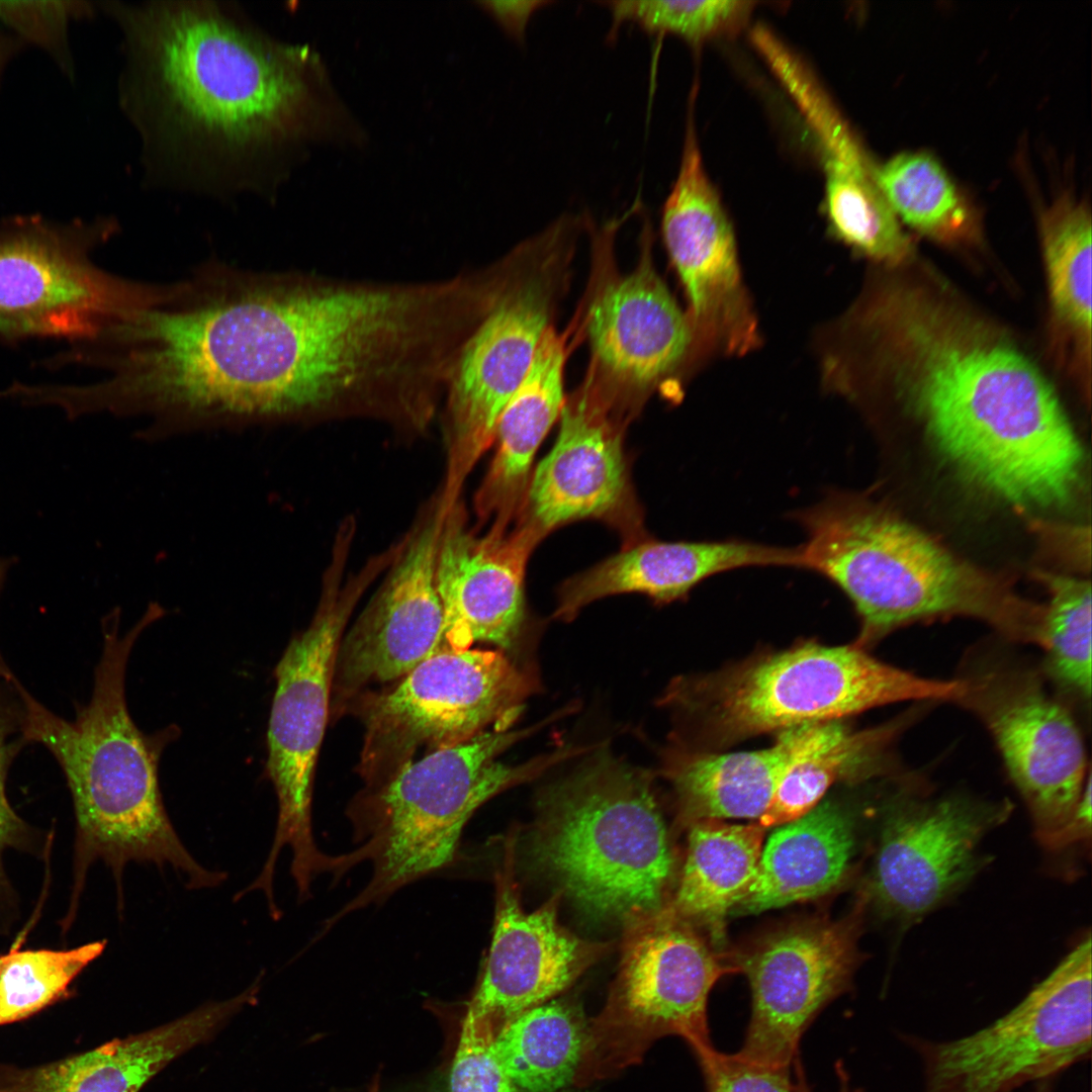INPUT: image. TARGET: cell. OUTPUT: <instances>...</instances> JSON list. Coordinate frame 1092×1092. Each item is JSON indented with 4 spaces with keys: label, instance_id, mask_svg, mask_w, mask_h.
I'll list each match as a JSON object with an SVG mask.
<instances>
[{
    "label": "cell",
    "instance_id": "27",
    "mask_svg": "<svg viewBox=\"0 0 1092 1092\" xmlns=\"http://www.w3.org/2000/svg\"><path fill=\"white\" fill-rule=\"evenodd\" d=\"M808 723L780 731L772 746L724 754L678 757L668 776L685 818L692 823L723 818L759 819L801 746Z\"/></svg>",
    "mask_w": 1092,
    "mask_h": 1092
},
{
    "label": "cell",
    "instance_id": "4",
    "mask_svg": "<svg viewBox=\"0 0 1092 1092\" xmlns=\"http://www.w3.org/2000/svg\"><path fill=\"white\" fill-rule=\"evenodd\" d=\"M793 518L806 534L803 568L836 584L858 615L854 645L864 649L899 628L956 616L988 624L1007 642L1039 644L1043 606L864 494L831 491Z\"/></svg>",
    "mask_w": 1092,
    "mask_h": 1092
},
{
    "label": "cell",
    "instance_id": "19",
    "mask_svg": "<svg viewBox=\"0 0 1092 1092\" xmlns=\"http://www.w3.org/2000/svg\"><path fill=\"white\" fill-rule=\"evenodd\" d=\"M446 510L439 498L404 538L365 609L344 633L335 661L330 719L371 690L390 685L437 652L444 614L436 558Z\"/></svg>",
    "mask_w": 1092,
    "mask_h": 1092
},
{
    "label": "cell",
    "instance_id": "18",
    "mask_svg": "<svg viewBox=\"0 0 1092 1092\" xmlns=\"http://www.w3.org/2000/svg\"><path fill=\"white\" fill-rule=\"evenodd\" d=\"M862 904L837 920L787 925L757 939L738 961L749 982L751 1010L741 1058L791 1068L817 1015L850 988L857 965Z\"/></svg>",
    "mask_w": 1092,
    "mask_h": 1092
},
{
    "label": "cell",
    "instance_id": "9",
    "mask_svg": "<svg viewBox=\"0 0 1092 1092\" xmlns=\"http://www.w3.org/2000/svg\"><path fill=\"white\" fill-rule=\"evenodd\" d=\"M962 684L882 662L856 646L807 642L700 680L689 704L718 744L899 702H956Z\"/></svg>",
    "mask_w": 1092,
    "mask_h": 1092
},
{
    "label": "cell",
    "instance_id": "43",
    "mask_svg": "<svg viewBox=\"0 0 1092 1092\" xmlns=\"http://www.w3.org/2000/svg\"><path fill=\"white\" fill-rule=\"evenodd\" d=\"M12 561V559L0 557V590L2 588L6 574L10 568ZM13 679H15V676L13 675L12 671L8 667L6 661L4 660L0 652V680L10 682Z\"/></svg>",
    "mask_w": 1092,
    "mask_h": 1092
},
{
    "label": "cell",
    "instance_id": "23",
    "mask_svg": "<svg viewBox=\"0 0 1092 1092\" xmlns=\"http://www.w3.org/2000/svg\"><path fill=\"white\" fill-rule=\"evenodd\" d=\"M750 566L802 568L801 547L744 540L640 543L565 582L555 616L572 619L587 604L623 593H640L662 603L670 602L710 576Z\"/></svg>",
    "mask_w": 1092,
    "mask_h": 1092
},
{
    "label": "cell",
    "instance_id": "39",
    "mask_svg": "<svg viewBox=\"0 0 1092 1092\" xmlns=\"http://www.w3.org/2000/svg\"><path fill=\"white\" fill-rule=\"evenodd\" d=\"M706 1092H794L791 1068L749 1062L737 1053L718 1051L713 1042L691 1048Z\"/></svg>",
    "mask_w": 1092,
    "mask_h": 1092
},
{
    "label": "cell",
    "instance_id": "5",
    "mask_svg": "<svg viewBox=\"0 0 1092 1092\" xmlns=\"http://www.w3.org/2000/svg\"><path fill=\"white\" fill-rule=\"evenodd\" d=\"M528 733L487 730L421 756L380 782L364 785L347 807L357 847L345 855L349 870L369 862L372 875L353 899L325 921L322 934L344 916L453 868L462 857L464 827L481 805L570 753L558 751L518 766L496 760Z\"/></svg>",
    "mask_w": 1092,
    "mask_h": 1092
},
{
    "label": "cell",
    "instance_id": "41",
    "mask_svg": "<svg viewBox=\"0 0 1092 1092\" xmlns=\"http://www.w3.org/2000/svg\"><path fill=\"white\" fill-rule=\"evenodd\" d=\"M792 1068L795 1075L793 1080L794 1092H814L806 1078L800 1056L794 1060ZM835 1073L838 1082V1092H864L861 1087L852 1084L851 1078L841 1061H838L835 1064Z\"/></svg>",
    "mask_w": 1092,
    "mask_h": 1092
},
{
    "label": "cell",
    "instance_id": "10",
    "mask_svg": "<svg viewBox=\"0 0 1092 1092\" xmlns=\"http://www.w3.org/2000/svg\"><path fill=\"white\" fill-rule=\"evenodd\" d=\"M957 678L954 703L992 735L1041 845L1057 851L1090 838L1091 816L1078 809L1090 779L1082 734L1041 670L986 642L965 654Z\"/></svg>",
    "mask_w": 1092,
    "mask_h": 1092
},
{
    "label": "cell",
    "instance_id": "44",
    "mask_svg": "<svg viewBox=\"0 0 1092 1092\" xmlns=\"http://www.w3.org/2000/svg\"><path fill=\"white\" fill-rule=\"evenodd\" d=\"M1054 1081H1055V1079H1048V1080H1043V1081L1035 1083V1087H1034L1033 1092H1055V1090H1054Z\"/></svg>",
    "mask_w": 1092,
    "mask_h": 1092
},
{
    "label": "cell",
    "instance_id": "6",
    "mask_svg": "<svg viewBox=\"0 0 1092 1092\" xmlns=\"http://www.w3.org/2000/svg\"><path fill=\"white\" fill-rule=\"evenodd\" d=\"M537 860L585 913L626 918L670 901L674 855L651 785L597 756L539 800Z\"/></svg>",
    "mask_w": 1092,
    "mask_h": 1092
},
{
    "label": "cell",
    "instance_id": "13",
    "mask_svg": "<svg viewBox=\"0 0 1092 1092\" xmlns=\"http://www.w3.org/2000/svg\"><path fill=\"white\" fill-rule=\"evenodd\" d=\"M1091 938L1088 935L1010 1011L953 1039L905 1033L922 1070V1092H1014L1055 1079L1090 1058Z\"/></svg>",
    "mask_w": 1092,
    "mask_h": 1092
},
{
    "label": "cell",
    "instance_id": "31",
    "mask_svg": "<svg viewBox=\"0 0 1092 1092\" xmlns=\"http://www.w3.org/2000/svg\"><path fill=\"white\" fill-rule=\"evenodd\" d=\"M877 183L898 217L947 245L978 237V218L944 167L925 152H903L876 165Z\"/></svg>",
    "mask_w": 1092,
    "mask_h": 1092
},
{
    "label": "cell",
    "instance_id": "7",
    "mask_svg": "<svg viewBox=\"0 0 1092 1092\" xmlns=\"http://www.w3.org/2000/svg\"><path fill=\"white\" fill-rule=\"evenodd\" d=\"M580 220L564 215L495 263L489 300L464 341L445 389L447 469L442 493L463 483L494 441L498 418L527 374L568 284Z\"/></svg>",
    "mask_w": 1092,
    "mask_h": 1092
},
{
    "label": "cell",
    "instance_id": "8",
    "mask_svg": "<svg viewBox=\"0 0 1092 1092\" xmlns=\"http://www.w3.org/2000/svg\"><path fill=\"white\" fill-rule=\"evenodd\" d=\"M350 550L347 542L335 543L315 613L307 628L289 641L274 670L266 774L277 797L278 815L257 881L273 885L279 854L289 847L290 873L300 894L308 893L311 883L329 874L334 863L333 855L320 850L314 841L311 802L317 756L330 720L338 648L354 608L387 567L386 559L377 555L345 578Z\"/></svg>",
    "mask_w": 1092,
    "mask_h": 1092
},
{
    "label": "cell",
    "instance_id": "34",
    "mask_svg": "<svg viewBox=\"0 0 1092 1092\" xmlns=\"http://www.w3.org/2000/svg\"><path fill=\"white\" fill-rule=\"evenodd\" d=\"M106 947L96 940L69 949H13L0 954V1025L26 1018L66 996Z\"/></svg>",
    "mask_w": 1092,
    "mask_h": 1092
},
{
    "label": "cell",
    "instance_id": "14",
    "mask_svg": "<svg viewBox=\"0 0 1092 1092\" xmlns=\"http://www.w3.org/2000/svg\"><path fill=\"white\" fill-rule=\"evenodd\" d=\"M111 217L57 222L39 214L0 221V340L95 339L146 283L96 266L92 251L117 231Z\"/></svg>",
    "mask_w": 1092,
    "mask_h": 1092
},
{
    "label": "cell",
    "instance_id": "32",
    "mask_svg": "<svg viewBox=\"0 0 1092 1092\" xmlns=\"http://www.w3.org/2000/svg\"><path fill=\"white\" fill-rule=\"evenodd\" d=\"M1052 313L1080 360L1090 362L1091 215L1083 202L1061 200L1042 223Z\"/></svg>",
    "mask_w": 1092,
    "mask_h": 1092
},
{
    "label": "cell",
    "instance_id": "33",
    "mask_svg": "<svg viewBox=\"0 0 1092 1092\" xmlns=\"http://www.w3.org/2000/svg\"><path fill=\"white\" fill-rule=\"evenodd\" d=\"M1049 602L1043 605L1041 672L1059 697L1089 707L1091 699V584L1039 572Z\"/></svg>",
    "mask_w": 1092,
    "mask_h": 1092
},
{
    "label": "cell",
    "instance_id": "24",
    "mask_svg": "<svg viewBox=\"0 0 1092 1092\" xmlns=\"http://www.w3.org/2000/svg\"><path fill=\"white\" fill-rule=\"evenodd\" d=\"M259 980L237 996L32 1071L25 1092H139L176 1058L210 1040L258 1001Z\"/></svg>",
    "mask_w": 1092,
    "mask_h": 1092
},
{
    "label": "cell",
    "instance_id": "17",
    "mask_svg": "<svg viewBox=\"0 0 1092 1092\" xmlns=\"http://www.w3.org/2000/svg\"><path fill=\"white\" fill-rule=\"evenodd\" d=\"M661 230L684 286L693 363L710 354L744 356L760 346L734 231L703 162L689 102L680 165L663 204Z\"/></svg>",
    "mask_w": 1092,
    "mask_h": 1092
},
{
    "label": "cell",
    "instance_id": "40",
    "mask_svg": "<svg viewBox=\"0 0 1092 1092\" xmlns=\"http://www.w3.org/2000/svg\"><path fill=\"white\" fill-rule=\"evenodd\" d=\"M551 1H482L478 4L513 40L523 43L531 17Z\"/></svg>",
    "mask_w": 1092,
    "mask_h": 1092
},
{
    "label": "cell",
    "instance_id": "28",
    "mask_svg": "<svg viewBox=\"0 0 1092 1092\" xmlns=\"http://www.w3.org/2000/svg\"><path fill=\"white\" fill-rule=\"evenodd\" d=\"M919 712L914 708L881 727L857 732L839 720L810 723L757 823L765 829L785 825L812 811L837 780H860L884 772L888 746Z\"/></svg>",
    "mask_w": 1092,
    "mask_h": 1092
},
{
    "label": "cell",
    "instance_id": "38",
    "mask_svg": "<svg viewBox=\"0 0 1092 1092\" xmlns=\"http://www.w3.org/2000/svg\"><path fill=\"white\" fill-rule=\"evenodd\" d=\"M495 1034L464 1015L450 1073V1092H519L493 1049Z\"/></svg>",
    "mask_w": 1092,
    "mask_h": 1092
},
{
    "label": "cell",
    "instance_id": "2",
    "mask_svg": "<svg viewBox=\"0 0 1092 1092\" xmlns=\"http://www.w3.org/2000/svg\"><path fill=\"white\" fill-rule=\"evenodd\" d=\"M857 382L867 400L898 401L948 464L995 498L1050 510L1076 493L1083 451L1053 385L953 295L892 304L867 342Z\"/></svg>",
    "mask_w": 1092,
    "mask_h": 1092
},
{
    "label": "cell",
    "instance_id": "16",
    "mask_svg": "<svg viewBox=\"0 0 1092 1092\" xmlns=\"http://www.w3.org/2000/svg\"><path fill=\"white\" fill-rule=\"evenodd\" d=\"M889 801L866 896L883 914L908 925L979 872L981 841L1012 806L962 793L933 797L913 778Z\"/></svg>",
    "mask_w": 1092,
    "mask_h": 1092
},
{
    "label": "cell",
    "instance_id": "20",
    "mask_svg": "<svg viewBox=\"0 0 1092 1092\" xmlns=\"http://www.w3.org/2000/svg\"><path fill=\"white\" fill-rule=\"evenodd\" d=\"M515 843L511 834L494 874L492 938L465 1012L495 1035L518 1015L551 1001L612 946L581 938L559 922L560 891L532 912L523 909Z\"/></svg>",
    "mask_w": 1092,
    "mask_h": 1092
},
{
    "label": "cell",
    "instance_id": "11",
    "mask_svg": "<svg viewBox=\"0 0 1092 1092\" xmlns=\"http://www.w3.org/2000/svg\"><path fill=\"white\" fill-rule=\"evenodd\" d=\"M621 960L602 1011L588 1022L573 1084L585 1086L638 1064L657 1039L711 1042L707 1005L733 968L667 905L623 922Z\"/></svg>",
    "mask_w": 1092,
    "mask_h": 1092
},
{
    "label": "cell",
    "instance_id": "25",
    "mask_svg": "<svg viewBox=\"0 0 1092 1092\" xmlns=\"http://www.w3.org/2000/svg\"><path fill=\"white\" fill-rule=\"evenodd\" d=\"M853 847L847 812L833 803L816 806L771 834L736 906L741 913H758L818 898L842 880Z\"/></svg>",
    "mask_w": 1092,
    "mask_h": 1092
},
{
    "label": "cell",
    "instance_id": "3",
    "mask_svg": "<svg viewBox=\"0 0 1092 1092\" xmlns=\"http://www.w3.org/2000/svg\"><path fill=\"white\" fill-rule=\"evenodd\" d=\"M164 614L151 604L126 633L113 610L102 622L103 648L94 672L91 699L73 721L53 713L17 680L22 735L44 746L60 764L71 792L76 818L75 913L90 866L101 860L114 878L118 907L128 862L170 866L190 890L223 883L225 872L199 863L183 844L166 811L158 767L165 747L179 735L177 726L146 734L132 721L125 700V671L142 632Z\"/></svg>",
    "mask_w": 1092,
    "mask_h": 1092
},
{
    "label": "cell",
    "instance_id": "42",
    "mask_svg": "<svg viewBox=\"0 0 1092 1092\" xmlns=\"http://www.w3.org/2000/svg\"><path fill=\"white\" fill-rule=\"evenodd\" d=\"M22 46L23 41L17 36L7 34L0 30V81L6 66Z\"/></svg>",
    "mask_w": 1092,
    "mask_h": 1092
},
{
    "label": "cell",
    "instance_id": "37",
    "mask_svg": "<svg viewBox=\"0 0 1092 1092\" xmlns=\"http://www.w3.org/2000/svg\"><path fill=\"white\" fill-rule=\"evenodd\" d=\"M95 6L84 0L0 1V20L25 42L44 50L67 77L75 74L69 44L71 21L89 18Z\"/></svg>",
    "mask_w": 1092,
    "mask_h": 1092
},
{
    "label": "cell",
    "instance_id": "12",
    "mask_svg": "<svg viewBox=\"0 0 1092 1092\" xmlns=\"http://www.w3.org/2000/svg\"><path fill=\"white\" fill-rule=\"evenodd\" d=\"M529 688L499 650L436 652L347 705L344 713H353L364 728L357 772L372 785L420 753L461 744L489 726L509 729Z\"/></svg>",
    "mask_w": 1092,
    "mask_h": 1092
},
{
    "label": "cell",
    "instance_id": "29",
    "mask_svg": "<svg viewBox=\"0 0 1092 1092\" xmlns=\"http://www.w3.org/2000/svg\"><path fill=\"white\" fill-rule=\"evenodd\" d=\"M765 828L758 823H692L686 861L668 906L692 925L720 935L727 913L751 882L762 850Z\"/></svg>",
    "mask_w": 1092,
    "mask_h": 1092
},
{
    "label": "cell",
    "instance_id": "21",
    "mask_svg": "<svg viewBox=\"0 0 1092 1092\" xmlns=\"http://www.w3.org/2000/svg\"><path fill=\"white\" fill-rule=\"evenodd\" d=\"M534 542L503 529L478 537L466 527L460 500L446 510L436 558L444 626L439 651H462L476 642L510 651L525 623L524 569Z\"/></svg>",
    "mask_w": 1092,
    "mask_h": 1092
},
{
    "label": "cell",
    "instance_id": "22",
    "mask_svg": "<svg viewBox=\"0 0 1092 1092\" xmlns=\"http://www.w3.org/2000/svg\"><path fill=\"white\" fill-rule=\"evenodd\" d=\"M559 417L556 442L528 490L529 524L523 531L535 542L571 521L615 519L629 497L623 419L585 380Z\"/></svg>",
    "mask_w": 1092,
    "mask_h": 1092
},
{
    "label": "cell",
    "instance_id": "15",
    "mask_svg": "<svg viewBox=\"0 0 1092 1092\" xmlns=\"http://www.w3.org/2000/svg\"><path fill=\"white\" fill-rule=\"evenodd\" d=\"M588 224L597 256L583 321L592 352L585 380L623 418L693 364L692 329L653 265L650 225L636 267L620 275L609 256L620 219Z\"/></svg>",
    "mask_w": 1092,
    "mask_h": 1092
},
{
    "label": "cell",
    "instance_id": "26",
    "mask_svg": "<svg viewBox=\"0 0 1092 1092\" xmlns=\"http://www.w3.org/2000/svg\"><path fill=\"white\" fill-rule=\"evenodd\" d=\"M567 336L554 326L547 329L527 374L498 418L495 456L475 498L478 514L497 515V526L504 527L532 459L563 407Z\"/></svg>",
    "mask_w": 1092,
    "mask_h": 1092
},
{
    "label": "cell",
    "instance_id": "36",
    "mask_svg": "<svg viewBox=\"0 0 1092 1092\" xmlns=\"http://www.w3.org/2000/svg\"><path fill=\"white\" fill-rule=\"evenodd\" d=\"M16 680H0V931L9 929L18 910L15 892L4 870L5 851L15 849L40 856L48 846L44 834L14 811L6 794L9 767L22 746L27 744L22 735V711Z\"/></svg>",
    "mask_w": 1092,
    "mask_h": 1092
},
{
    "label": "cell",
    "instance_id": "35",
    "mask_svg": "<svg viewBox=\"0 0 1092 1092\" xmlns=\"http://www.w3.org/2000/svg\"><path fill=\"white\" fill-rule=\"evenodd\" d=\"M612 16L608 40L622 24H636L649 35L672 34L697 46L717 37L735 35L748 23L755 2L709 1H604Z\"/></svg>",
    "mask_w": 1092,
    "mask_h": 1092
},
{
    "label": "cell",
    "instance_id": "30",
    "mask_svg": "<svg viewBox=\"0 0 1092 1092\" xmlns=\"http://www.w3.org/2000/svg\"><path fill=\"white\" fill-rule=\"evenodd\" d=\"M587 1025L573 1001L551 1000L508 1022L492 1044L519 1092H558L573 1084Z\"/></svg>",
    "mask_w": 1092,
    "mask_h": 1092
},
{
    "label": "cell",
    "instance_id": "1",
    "mask_svg": "<svg viewBox=\"0 0 1092 1092\" xmlns=\"http://www.w3.org/2000/svg\"><path fill=\"white\" fill-rule=\"evenodd\" d=\"M98 4L122 34L120 106L154 184L271 196L311 147L363 138L317 52L235 5Z\"/></svg>",
    "mask_w": 1092,
    "mask_h": 1092
}]
</instances>
